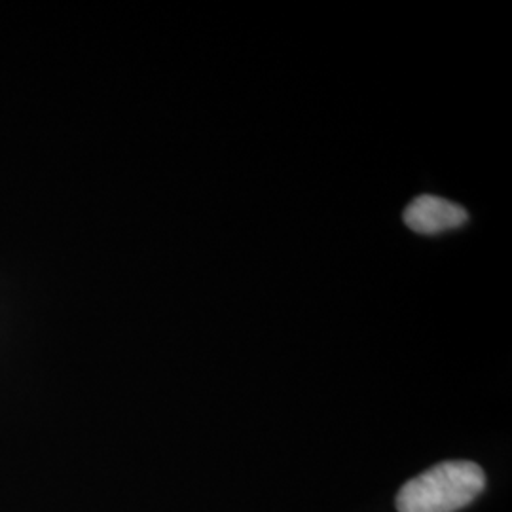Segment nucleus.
<instances>
[{
  "label": "nucleus",
  "mask_w": 512,
  "mask_h": 512,
  "mask_svg": "<svg viewBox=\"0 0 512 512\" xmlns=\"http://www.w3.org/2000/svg\"><path fill=\"white\" fill-rule=\"evenodd\" d=\"M469 219L467 211L458 203L439 196H420L404 211V224L421 236H435L461 228Z\"/></svg>",
  "instance_id": "obj_2"
},
{
  "label": "nucleus",
  "mask_w": 512,
  "mask_h": 512,
  "mask_svg": "<svg viewBox=\"0 0 512 512\" xmlns=\"http://www.w3.org/2000/svg\"><path fill=\"white\" fill-rule=\"evenodd\" d=\"M486 488V475L473 461H446L408 480L397 494L399 512H456Z\"/></svg>",
  "instance_id": "obj_1"
}]
</instances>
